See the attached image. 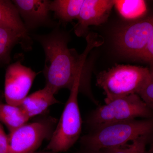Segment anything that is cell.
<instances>
[{
	"label": "cell",
	"instance_id": "cell-1",
	"mask_svg": "<svg viewBox=\"0 0 153 153\" xmlns=\"http://www.w3.org/2000/svg\"><path fill=\"white\" fill-rule=\"evenodd\" d=\"M44 49L45 55L44 74L46 86L54 94L60 89L71 90L77 80L81 83V92L90 98L85 74V64L88 53L94 47L102 44V40L95 34L88 36L85 51L79 55L68 47V38L66 33L59 28L49 34L33 35Z\"/></svg>",
	"mask_w": 153,
	"mask_h": 153
},
{
	"label": "cell",
	"instance_id": "cell-2",
	"mask_svg": "<svg viewBox=\"0 0 153 153\" xmlns=\"http://www.w3.org/2000/svg\"><path fill=\"white\" fill-rule=\"evenodd\" d=\"M153 136V117L113 124L91 131L80 138L86 149L101 151L120 147L129 142L149 141Z\"/></svg>",
	"mask_w": 153,
	"mask_h": 153
},
{
	"label": "cell",
	"instance_id": "cell-3",
	"mask_svg": "<svg viewBox=\"0 0 153 153\" xmlns=\"http://www.w3.org/2000/svg\"><path fill=\"white\" fill-rule=\"evenodd\" d=\"M150 69L148 67L115 64L101 71L97 77V85L104 91L105 103L115 99L137 94L150 79Z\"/></svg>",
	"mask_w": 153,
	"mask_h": 153
},
{
	"label": "cell",
	"instance_id": "cell-4",
	"mask_svg": "<svg viewBox=\"0 0 153 153\" xmlns=\"http://www.w3.org/2000/svg\"><path fill=\"white\" fill-rule=\"evenodd\" d=\"M153 117V111L137 94L115 99L98 107L88 114L85 124L91 131L126 121Z\"/></svg>",
	"mask_w": 153,
	"mask_h": 153
},
{
	"label": "cell",
	"instance_id": "cell-5",
	"mask_svg": "<svg viewBox=\"0 0 153 153\" xmlns=\"http://www.w3.org/2000/svg\"><path fill=\"white\" fill-rule=\"evenodd\" d=\"M81 82L76 81L70 91L64 109L46 150L55 153L66 152L79 139L82 120L78 102Z\"/></svg>",
	"mask_w": 153,
	"mask_h": 153
},
{
	"label": "cell",
	"instance_id": "cell-6",
	"mask_svg": "<svg viewBox=\"0 0 153 153\" xmlns=\"http://www.w3.org/2000/svg\"><path fill=\"white\" fill-rule=\"evenodd\" d=\"M57 123L55 118L44 116L10 132L9 153H35L44 140H50Z\"/></svg>",
	"mask_w": 153,
	"mask_h": 153
},
{
	"label": "cell",
	"instance_id": "cell-7",
	"mask_svg": "<svg viewBox=\"0 0 153 153\" xmlns=\"http://www.w3.org/2000/svg\"><path fill=\"white\" fill-rule=\"evenodd\" d=\"M153 30V16L131 23L120 29L116 42L122 52L140 59L146 48Z\"/></svg>",
	"mask_w": 153,
	"mask_h": 153
},
{
	"label": "cell",
	"instance_id": "cell-8",
	"mask_svg": "<svg viewBox=\"0 0 153 153\" xmlns=\"http://www.w3.org/2000/svg\"><path fill=\"white\" fill-rule=\"evenodd\" d=\"M37 75L20 61L9 65L5 76L4 95L6 103L19 106L27 96Z\"/></svg>",
	"mask_w": 153,
	"mask_h": 153
},
{
	"label": "cell",
	"instance_id": "cell-9",
	"mask_svg": "<svg viewBox=\"0 0 153 153\" xmlns=\"http://www.w3.org/2000/svg\"><path fill=\"white\" fill-rule=\"evenodd\" d=\"M114 6V1L111 0H84L74 27L75 34L78 37L83 36L89 26L105 23Z\"/></svg>",
	"mask_w": 153,
	"mask_h": 153
},
{
	"label": "cell",
	"instance_id": "cell-10",
	"mask_svg": "<svg viewBox=\"0 0 153 153\" xmlns=\"http://www.w3.org/2000/svg\"><path fill=\"white\" fill-rule=\"evenodd\" d=\"M28 30L42 26H50L51 1L48 0H14L12 1Z\"/></svg>",
	"mask_w": 153,
	"mask_h": 153
},
{
	"label": "cell",
	"instance_id": "cell-11",
	"mask_svg": "<svg viewBox=\"0 0 153 153\" xmlns=\"http://www.w3.org/2000/svg\"><path fill=\"white\" fill-rule=\"evenodd\" d=\"M52 90L45 85L42 89L27 96L19 106L30 118L44 114L49 107L60 102L55 98Z\"/></svg>",
	"mask_w": 153,
	"mask_h": 153
},
{
	"label": "cell",
	"instance_id": "cell-12",
	"mask_svg": "<svg viewBox=\"0 0 153 153\" xmlns=\"http://www.w3.org/2000/svg\"><path fill=\"white\" fill-rule=\"evenodd\" d=\"M0 27L8 29L21 34L31 46V40L28 30L12 1L0 0Z\"/></svg>",
	"mask_w": 153,
	"mask_h": 153
},
{
	"label": "cell",
	"instance_id": "cell-13",
	"mask_svg": "<svg viewBox=\"0 0 153 153\" xmlns=\"http://www.w3.org/2000/svg\"><path fill=\"white\" fill-rule=\"evenodd\" d=\"M19 44L24 49H30L31 46L21 34L0 27V67L10 65L11 52L14 47Z\"/></svg>",
	"mask_w": 153,
	"mask_h": 153
},
{
	"label": "cell",
	"instance_id": "cell-14",
	"mask_svg": "<svg viewBox=\"0 0 153 153\" xmlns=\"http://www.w3.org/2000/svg\"><path fill=\"white\" fill-rule=\"evenodd\" d=\"M30 119L21 106L0 102V122L6 126L10 133L27 123Z\"/></svg>",
	"mask_w": 153,
	"mask_h": 153
},
{
	"label": "cell",
	"instance_id": "cell-15",
	"mask_svg": "<svg viewBox=\"0 0 153 153\" xmlns=\"http://www.w3.org/2000/svg\"><path fill=\"white\" fill-rule=\"evenodd\" d=\"M84 0H54L51 1L50 11L61 22H69L78 19Z\"/></svg>",
	"mask_w": 153,
	"mask_h": 153
},
{
	"label": "cell",
	"instance_id": "cell-16",
	"mask_svg": "<svg viewBox=\"0 0 153 153\" xmlns=\"http://www.w3.org/2000/svg\"><path fill=\"white\" fill-rule=\"evenodd\" d=\"M114 6L122 16L128 20L141 18L147 10L146 1L143 0H116Z\"/></svg>",
	"mask_w": 153,
	"mask_h": 153
},
{
	"label": "cell",
	"instance_id": "cell-17",
	"mask_svg": "<svg viewBox=\"0 0 153 153\" xmlns=\"http://www.w3.org/2000/svg\"><path fill=\"white\" fill-rule=\"evenodd\" d=\"M149 142L146 140H140L134 141L131 143L127 144L120 147L103 150L106 153H150L146 150V145Z\"/></svg>",
	"mask_w": 153,
	"mask_h": 153
},
{
	"label": "cell",
	"instance_id": "cell-18",
	"mask_svg": "<svg viewBox=\"0 0 153 153\" xmlns=\"http://www.w3.org/2000/svg\"><path fill=\"white\" fill-rule=\"evenodd\" d=\"M151 72L150 79L138 95L153 111V71L151 70Z\"/></svg>",
	"mask_w": 153,
	"mask_h": 153
},
{
	"label": "cell",
	"instance_id": "cell-19",
	"mask_svg": "<svg viewBox=\"0 0 153 153\" xmlns=\"http://www.w3.org/2000/svg\"><path fill=\"white\" fill-rule=\"evenodd\" d=\"M140 59L150 64V69L153 71V30L146 48Z\"/></svg>",
	"mask_w": 153,
	"mask_h": 153
},
{
	"label": "cell",
	"instance_id": "cell-20",
	"mask_svg": "<svg viewBox=\"0 0 153 153\" xmlns=\"http://www.w3.org/2000/svg\"><path fill=\"white\" fill-rule=\"evenodd\" d=\"M9 149L8 135L6 134L0 122V153H9Z\"/></svg>",
	"mask_w": 153,
	"mask_h": 153
},
{
	"label": "cell",
	"instance_id": "cell-21",
	"mask_svg": "<svg viewBox=\"0 0 153 153\" xmlns=\"http://www.w3.org/2000/svg\"><path fill=\"white\" fill-rule=\"evenodd\" d=\"M76 153H106L104 151H92L90 150L85 149L84 150L80 151Z\"/></svg>",
	"mask_w": 153,
	"mask_h": 153
},
{
	"label": "cell",
	"instance_id": "cell-22",
	"mask_svg": "<svg viewBox=\"0 0 153 153\" xmlns=\"http://www.w3.org/2000/svg\"><path fill=\"white\" fill-rule=\"evenodd\" d=\"M149 152L150 153H153V141L152 144H151L150 147Z\"/></svg>",
	"mask_w": 153,
	"mask_h": 153
},
{
	"label": "cell",
	"instance_id": "cell-23",
	"mask_svg": "<svg viewBox=\"0 0 153 153\" xmlns=\"http://www.w3.org/2000/svg\"><path fill=\"white\" fill-rule=\"evenodd\" d=\"M55 153V152H51V151H48V152H35V153Z\"/></svg>",
	"mask_w": 153,
	"mask_h": 153
}]
</instances>
